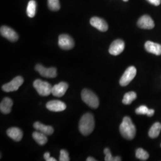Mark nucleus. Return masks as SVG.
I'll return each mask as SVG.
<instances>
[{
	"label": "nucleus",
	"instance_id": "nucleus-12",
	"mask_svg": "<svg viewBox=\"0 0 161 161\" xmlns=\"http://www.w3.org/2000/svg\"><path fill=\"white\" fill-rule=\"evenodd\" d=\"M137 25L142 29H152L155 27V23L149 16L144 15L138 19Z\"/></svg>",
	"mask_w": 161,
	"mask_h": 161
},
{
	"label": "nucleus",
	"instance_id": "nucleus-25",
	"mask_svg": "<svg viewBox=\"0 0 161 161\" xmlns=\"http://www.w3.org/2000/svg\"><path fill=\"white\" fill-rule=\"evenodd\" d=\"M48 6L52 11H58L60 8L59 0H48Z\"/></svg>",
	"mask_w": 161,
	"mask_h": 161
},
{
	"label": "nucleus",
	"instance_id": "nucleus-7",
	"mask_svg": "<svg viewBox=\"0 0 161 161\" xmlns=\"http://www.w3.org/2000/svg\"><path fill=\"white\" fill-rule=\"evenodd\" d=\"M58 44L62 49L66 50L73 48L75 46V42L72 38L67 34L60 35L58 36Z\"/></svg>",
	"mask_w": 161,
	"mask_h": 161
},
{
	"label": "nucleus",
	"instance_id": "nucleus-15",
	"mask_svg": "<svg viewBox=\"0 0 161 161\" xmlns=\"http://www.w3.org/2000/svg\"><path fill=\"white\" fill-rule=\"evenodd\" d=\"M145 49L150 53L159 56L161 54V45L148 41L145 43Z\"/></svg>",
	"mask_w": 161,
	"mask_h": 161
},
{
	"label": "nucleus",
	"instance_id": "nucleus-23",
	"mask_svg": "<svg viewBox=\"0 0 161 161\" xmlns=\"http://www.w3.org/2000/svg\"><path fill=\"white\" fill-rule=\"evenodd\" d=\"M136 156L140 160L146 161L149 158V155L146 151H145L142 148H138V149L136 150Z\"/></svg>",
	"mask_w": 161,
	"mask_h": 161
},
{
	"label": "nucleus",
	"instance_id": "nucleus-29",
	"mask_svg": "<svg viewBox=\"0 0 161 161\" xmlns=\"http://www.w3.org/2000/svg\"><path fill=\"white\" fill-rule=\"evenodd\" d=\"M147 1L149 2L150 4L156 6L160 5L161 3V0H147Z\"/></svg>",
	"mask_w": 161,
	"mask_h": 161
},
{
	"label": "nucleus",
	"instance_id": "nucleus-1",
	"mask_svg": "<svg viewBox=\"0 0 161 161\" xmlns=\"http://www.w3.org/2000/svg\"><path fill=\"white\" fill-rule=\"evenodd\" d=\"M119 131L121 135L127 140H132L136 134V128L133 124L131 119L125 116L120 125Z\"/></svg>",
	"mask_w": 161,
	"mask_h": 161
},
{
	"label": "nucleus",
	"instance_id": "nucleus-30",
	"mask_svg": "<svg viewBox=\"0 0 161 161\" xmlns=\"http://www.w3.org/2000/svg\"><path fill=\"white\" fill-rule=\"evenodd\" d=\"M154 114H155V110L153 109H149V111H148V112H147V115L148 116H152L153 115H154Z\"/></svg>",
	"mask_w": 161,
	"mask_h": 161
},
{
	"label": "nucleus",
	"instance_id": "nucleus-10",
	"mask_svg": "<svg viewBox=\"0 0 161 161\" xmlns=\"http://www.w3.org/2000/svg\"><path fill=\"white\" fill-rule=\"evenodd\" d=\"M125 43L121 40H115L111 44L109 49L110 54L114 56H118L124 51Z\"/></svg>",
	"mask_w": 161,
	"mask_h": 161
},
{
	"label": "nucleus",
	"instance_id": "nucleus-22",
	"mask_svg": "<svg viewBox=\"0 0 161 161\" xmlns=\"http://www.w3.org/2000/svg\"><path fill=\"white\" fill-rule=\"evenodd\" d=\"M137 98V94L134 92H130L126 93L122 100V103L125 104H130L132 102L136 100Z\"/></svg>",
	"mask_w": 161,
	"mask_h": 161
},
{
	"label": "nucleus",
	"instance_id": "nucleus-26",
	"mask_svg": "<svg viewBox=\"0 0 161 161\" xmlns=\"http://www.w3.org/2000/svg\"><path fill=\"white\" fill-rule=\"evenodd\" d=\"M59 161H69V153L68 152L64 149H62L60 150V154L59 157Z\"/></svg>",
	"mask_w": 161,
	"mask_h": 161
},
{
	"label": "nucleus",
	"instance_id": "nucleus-16",
	"mask_svg": "<svg viewBox=\"0 0 161 161\" xmlns=\"http://www.w3.org/2000/svg\"><path fill=\"white\" fill-rule=\"evenodd\" d=\"M7 134L9 137L16 142H19L23 137L22 131L17 127H12L7 130Z\"/></svg>",
	"mask_w": 161,
	"mask_h": 161
},
{
	"label": "nucleus",
	"instance_id": "nucleus-20",
	"mask_svg": "<svg viewBox=\"0 0 161 161\" xmlns=\"http://www.w3.org/2000/svg\"><path fill=\"white\" fill-rule=\"evenodd\" d=\"M161 131V123L155 122L150 128L149 131V136L150 138H156L159 135Z\"/></svg>",
	"mask_w": 161,
	"mask_h": 161
},
{
	"label": "nucleus",
	"instance_id": "nucleus-27",
	"mask_svg": "<svg viewBox=\"0 0 161 161\" xmlns=\"http://www.w3.org/2000/svg\"><path fill=\"white\" fill-rule=\"evenodd\" d=\"M149 109L146 106L142 105L138 107L137 109L136 110V113L138 115H147L149 111Z\"/></svg>",
	"mask_w": 161,
	"mask_h": 161
},
{
	"label": "nucleus",
	"instance_id": "nucleus-33",
	"mask_svg": "<svg viewBox=\"0 0 161 161\" xmlns=\"http://www.w3.org/2000/svg\"></svg>",
	"mask_w": 161,
	"mask_h": 161
},
{
	"label": "nucleus",
	"instance_id": "nucleus-9",
	"mask_svg": "<svg viewBox=\"0 0 161 161\" xmlns=\"http://www.w3.org/2000/svg\"><path fill=\"white\" fill-rule=\"evenodd\" d=\"M0 32L1 35L3 37L6 38V39L12 42H16L19 39V36L17 33L13 29L8 26H1L0 29Z\"/></svg>",
	"mask_w": 161,
	"mask_h": 161
},
{
	"label": "nucleus",
	"instance_id": "nucleus-2",
	"mask_svg": "<svg viewBox=\"0 0 161 161\" xmlns=\"http://www.w3.org/2000/svg\"><path fill=\"white\" fill-rule=\"evenodd\" d=\"M95 123L94 116L91 113H86L80 118L79 123V130L84 136H88L93 131Z\"/></svg>",
	"mask_w": 161,
	"mask_h": 161
},
{
	"label": "nucleus",
	"instance_id": "nucleus-32",
	"mask_svg": "<svg viewBox=\"0 0 161 161\" xmlns=\"http://www.w3.org/2000/svg\"><path fill=\"white\" fill-rule=\"evenodd\" d=\"M123 1H125V2H127V1H128V0H123Z\"/></svg>",
	"mask_w": 161,
	"mask_h": 161
},
{
	"label": "nucleus",
	"instance_id": "nucleus-24",
	"mask_svg": "<svg viewBox=\"0 0 161 161\" xmlns=\"http://www.w3.org/2000/svg\"><path fill=\"white\" fill-rule=\"evenodd\" d=\"M104 153L105 154L104 160L106 161H120L122 160L121 157L119 156L113 157L108 148H106L104 150Z\"/></svg>",
	"mask_w": 161,
	"mask_h": 161
},
{
	"label": "nucleus",
	"instance_id": "nucleus-4",
	"mask_svg": "<svg viewBox=\"0 0 161 161\" xmlns=\"http://www.w3.org/2000/svg\"><path fill=\"white\" fill-rule=\"evenodd\" d=\"M33 86L41 96H47L52 93V85L46 81L36 80L33 83Z\"/></svg>",
	"mask_w": 161,
	"mask_h": 161
},
{
	"label": "nucleus",
	"instance_id": "nucleus-31",
	"mask_svg": "<svg viewBox=\"0 0 161 161\" xmlns=\"http://www.w3.org/2000/svg\"><path fill=\"white\" fill-rule=\"evenodd\" d=\"M86 161H96V159H95L94 158H93L92 157H88L86 159Z\"/></svg>",
	"mask_w": 161,
	"mask_h": 161
},
{
	"label": "nucleus",
	"instance_id": "nucleus-8",
	"mask_svg": "<svg viewBox=\"0 0 161 161\" xmlns=\"http://www.w3.org/2000/svg\"><path fill=\"white\" fill-rule=\"evenodd\" d=\"M35 69L42 76L50 78H53L57 76V69L55 68L52 67L50 68H46L40 64H38L35 66Z\"/></svg>",
	"mask_w": 161,
	"mask_h": 161
},
{
	"label": "nucleus",
	"instance_id": "nucleus-28",
	"mask_svg": "<svg viewBox=\"0 0 161 161\" xmlns=\"http://www.w3.org/2000/svg\"><path fill=\"white\" fill-rule=\"evenodd\" d=\"M44 159L46 161H56V159L50 156V153L49 152H46L44 155Z\"/></svg>",
	"mask_w": 161,
	"mask_h": 161
},
{
	"label": "nucleus",
	"instance_id": "nucleus-19",
	"mask_svg": "<svg viewBox=\"0 0 161 161\" xmlns=\"http://www.w3.org/2000/svg\"><path fill=\"white\" fill-rule=\"evenodd\" d=\"M32 137L38 144L41 145V146L46 144L47 142L48 141L47 135L40 132L38 131L33 132Z\"/></svg>",
	"mask_w": 161,
	"mask_h": 161
},
{
	"label": "nucleus",
	"instance_id": "nucleus-21",
	"mask_svg": "<svg viewBox=\"0 0 161 161\" xmlns=\"http://www.w3.org/2000/svg\"><path fill=\"white\" fill-rule=\"evenodd\" d=\"M36 3L34 0H31L28 3L26 13L27 15L29 17H34L36 13Z\"/></svg>",
	"mask_w": 161,
	"mask_h": 161
},
{
	"label": "nucleus",
	"instance_id": "nucleus-5",
	"mask_svg": "<svg viewBox=\"0 0 161 161\" xmlns=\"http://www.w3.org/2000/svg\"><path fill=\"white\" fill-rule=\"evenodd\" d=\"M136 74L137 69L134 66L128 67L120 79V85L122 86H127L134 78Z\"/></svg>",
	"mask_w": 161,
	"mask_h": 161
},
{
	"label": "nucleus",
	"instance_id": "nucleus-13",
	"mask_svg": "<svg viewBox=\"0 0 161 161\" xmlns=\"http://www.w3.org/2000/svg\"><path fill=\"white\" fill-rule=\"evenodd\" d=\"M90 24L93 27L102 32H106L108 29V23L104 19L100 17H92L90 19Z\"/></svg>",
	"mask_w": 161,
	"mask_h": 161
},
{
	"label": "nucleus",
	"instance_id": "nucleus-11",
	"mask_svg": "<svg viewBox=\"0 0 161 161\" xmlns=\"http://www.w3.org/2000/svg\"><path fill=\"white\" fill-rule=\"evenodd\" d=\"M68 86H69L66 82H61L52 86V94L55 97H61L65 94Z\"/></svg>",
	"mask_w": 161,
	"mask_h": 161
},
{
	"label": "nucleus",
	"instance_id": "nucleus-17",
	"mask_svg": "<svg viewBox=\"0 0 161 161\" xmlns=\"http://www.w3.org/2000/svg\"><path fill=\"white\" fill-rule=\"evenodd\" d=\"M13 104V102L10 98H4L0 104L1 112L4 114H8L10 113Z\"/></svg>",
	"mask_w": 161,
	"mask_h": 161
},
{
	"label": "nucleus",
	"instance_id": "nucleus-6",
	"mask_svg": "<svg viewBox=\"0 0 161 161\" xmlns=\"http://www.w3.org/2000/svg\"><path fill=\"white\" fill-rule=\"evenodd\" d=\"M23 78L20 76H18L15 77L10 82L3 86L2 90L5 92H8L17 91L19 87L23 84Z\"/></svg>",
	"mask_w": 161,
	"mask_h": 161
},
{
	"label": "nucleus",
	"instance_id": "nucleus-3",
	"mask_svg": "<svg viewBox=\"0 0 161 161\" xmlns=\"http://www.w3.org/2000/svg\"><path fill=\"white\" fill-rule=\"evenodd\" d=\"M82 101L92 109H96L99 106V100L96 94L88 89H84L81 92Z\"/></svg>",
	"mask_w": 161,
	"mask_h": 161
},
{
	"label": "nucleus",
	"instance_id": "nucleus-18",
	"mask_svg": "<svg viewBox=\"0 0 161 161\" xmlns=\"http://www.w3.org/2000/svg\"><path fill=\"white\" fill-rule=\"evenodd\" d=\"M34 127L36 131L42 132L47 136H50L54 132V129L52 126L44 125L40 122H35Z\"/></svg>",
	"mask_w": 161,
	"mask_h": 161
},
{
	"label": "nucleus",
	"instance_id": "nucleus-14",
	"mask_svg": "<svg viewBox=\"0 0 161 161\" xmlns=\"http://www.w3.org/2000/svg\"><path fill=\"white\" fill-rule=\"evenodd\" d=\"M46 108L52 112H62L66 109V105L60 100H52L46 104Z\"/></svg>",
	"mask_w": 161,
	"mask_h": 161
}]
</instances>
